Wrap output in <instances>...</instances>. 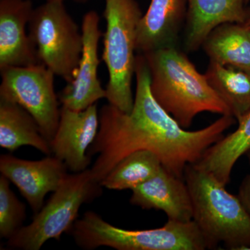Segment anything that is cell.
Returning a JSON list of instances; mask_svg holds the SVG:
<instances>
[{
	"label": "cell",
	"instance_id": "obj_1",
	"mask_svg": "<svg viewBox=\"0 0 250 250\" xmlns=\"http://www.w3.org/2000/svg\"><path fill=\"white\" fill-rule=\"evenodd\" d=\"M136 93L134 106L125 113L108 104L99 112L98 136L88 155H98L90 170L98 182L129 154L141 150L154 153L163 167L184 179L188 166L195 164L206 151L224 137L235 122L232 116H221L204 129L187 131L156 101L150 88V72L146 57L136 56Z\"/></svg>",
	"mask_w": 250,
	"mask_h": 250
},
{
	"label": "cell",
	"instance_id": "obj_14",
	"mask_svg": "<svg viewBox=\"0 0 250 250\" xmlns=\"http://www.w3.org/2000/svg\"><path fill=\"white\" fill-rule=\"evenodd\" d=\"M187 13V0H151L138 25L136 51L176 47Z\"/></svg>",
	"mask_w": 250,
	"mask_h": 250
},
{
	"label": "cell",
	"instance_id": "obj_16",
	"mask_svg": "<svg viewBox=\"0 0 250 250\" xmlns=\"http://www.w3.org/2000/svg\"><path fill=\"white\" fill-rule=\"evenodd\" d=\"M24 146L52 155L49 141L31 114L17 104L0 99V146L13 152Z\"/></svg>",
	"mask_w": 250,
	"mask_h": 250
},
{
	"label": "cell",
	"instance_id": "obj_5",
	"mask_svg": "<svg viewBox=\"0 0 250 250\" xmlns=\"http://www.w3.org/2000/svg\"><path fill=\"white\" fill-rule=\"evenodd\" d=\"M102 59L107 67L106 99L125 113L134 106L132 81L136 70V34L143 14L136 0H106Z\"/></svg>",
	"mask_w": 250,
	"mask_h": 250
},
{
	"label": "cell",
	"instance_id": "obj_2",
	"mask_svg": "<svg viewBox=\"0 0 250 250\" xmlns=\"http://www.w3.org/2000/svg\"><path fill=\"white\" fill-rule=\"evenodd\" d=\"M143 54L150 72L153 97L182 128L190 127L195 116L202 112L232 116L205 75L197 71L177 47Z\"/></svg>",
	"mask_w": 250,
	"mask_h": 250
},
{
	"label": "cell",
	"instance_id": "obj_3",
	"mask_svg": "<svg viewBox=\"0 0 250 250\" xmlns=\"http://www.w3.org/2000/svg\"><path fill=\"white\" fill-rule=\"evenodd\" d=\"M184 180L191 196L193 218L208 244L230 250H250V215L238 196L209 172L187 166Z\"/></svg>",
	"mask_w": 250,
	"mask_h": 250
},
{
	"label": "cell",
	"instance_id": "obj_24",
	"mask_svg": "<svg viewBox=\"0 0 250 250\" xmlns=\"http://www.w3.org/2000/svg\"><path fill=\"white\" fill-rule=\"evenodd\" d=\"M47 1H64L65 0H47ZM73 1H77V2L84 3L86 2L88 0H73Z\"/></svg>",
	"mask_w": 250,
	"mask_h": 250
},
{
	"label": "cell",
	"instance_id": "obj_12",
	"mask_svg": "<svg viewBox=\"0 0 250 250\" xmlns=\"http://www.w3.org/2000/svg\"><path fill=\"white\" fill-rule=\"evenodd\" d=\"M34 9L31 0H0V70L41 63L26 31Z\"/></svg>",
	"mask_w": 250,
	"mask_h": 250
},
{
	"label": "cell",
	"instance_id": "obj_15",
	"mask_svg": "<svg viewBox=\"0 0 250 250\" xmlns=\"http://www.w3.org/2000/svg\"><path fill=\"white\" fill-rule=\"evenodd\" d=\"M246 0H187L186 50L194 52L213 29L225 23L244 24L249 15Z\"/></svg>",
	"mask_w": 250,
	"mask_h": 250
},
{
	"label": "cell",
	"instance_id": "obj_18",
	"mask_svg": "<svg viewBox=\"0 0 250 250\" xmlns=\"http://www.w3.org/2000/svg\"><path fill=\"white\" fill-rule=\"evenodd\" d=\"M202 47L210 62L250 72V29L244 24L228 22L218 26Z\"/></svg>",
	"mask_w": 250,
	"mask_h": 250
},
{
	"label": "cell",
	"instance_id": "obj_17",
	"mask_svg": "<svg viewBox=\"0 0 250 250\" xmlns=\"http://www.w3.org/2000/svg\"><path fill=\"white\" fill-rule=\"evenodd\" d=\"M238 123L236 131L208 148L201 159L194 164L209 172L225 186L229 182L236 161L250 150V111Z\"/></svg>",
	"mask_w": 250,
	"mask_h": 250
},
{
	"label": "cell",
	"instance_id": "obj_4",
	"mask_svg": "<svg viewBox=\"0 0 250 250\" xmlns=\"http://www.w3.org/2000/svg\"><path fill=\"white\" fill-rule=\"evenodd\" d=\"M81 249L108 247L118 250H204L208 249L205 237L191 220H167L162 228L128 230L107 223L98 213L87 211L77 219L70 231Z\"/></svg>",
	"mask_w": 250,
	"mask_h": 250
},
{
	"label": "cell",
	"instance_id": "obj_25",
	"mask_svg": "<svg viewBox=\"0 0 250 250\" xmlns=\"http://www.w3.org/2000/svg\"><path fill=\"white\" fill-rule=\"evenodd\" d=\"M250 0H246V3L250 2Z\"/></svg>",
	"mask_w": 250,
	"mask_h": 250
},
{
	"label": "cell",
	"instance_id": "obj_9",
	"mask_svg": "<svg viewBox=\"0 0 250 250\" xmlns=\"http://www.w3.org/2000/svg\"><path fill=\"white\" fill-rule=\"evenodd\" d=\"M100 16L95 11L84 15L82 21L83 50L75 77L59 95L62 106L81 111L106 98V89L98 78L100 59L99 42L103 33L100 29Z\"/></svg>",
	"mask_w": 250,
	"mask_h": 250
},
{
	"label": "cell",
	"instance_id": "obj_7",
	"mask_svg": "<svg viewBox=\"0 0 250 250\" xmlns=\"http://www.w3.org/2000/svg\"><path fill=\"white\" fill-rule=\"evenodd\" d=\"M28 29L41 63L71 82L82 57L83 35L63 1H46L34 9Z\"/></svg>",
	"mask_w": 250,
	"mask_h": 250
},
{
	"label": "cell",
	"instance_id": "obj_8",
	"mask_svg": "<svg viewBox=\"0 0 250 250\" xmlns=\"http://www.w3.org/2000/svg\"><path fill=\"white\" fill-rule=\"evenodd\" d=\"M0 99L17 104L31 114L50 144L60 119L54 74L42 63L0 70Z\"/></svg>",
	"mask_w": 250,
	"mask_h": 250
},
{
	"label": "cell",
	"instance_id": "obj_11",
	"mask_svg": "<svg viewBox=\"0 0 250 250\" xmlns=\"http://www.w3.org/2000/svg\"><path fill=\"white\" fill-rule=\"evenodd\" d=\"M67 170L66 165L53 155L38 161L25 160L11 154L0 156L1 175L18 188L35 214L43 207L46 195L60 187Z\"/></svg>",
	"mask_w": 250,
	"mask_h": 250
},
{
	"label": "cell",
	"instance_id": "obj_21",
	"mask_svg": "<svg viewBox=\"0 0 250 250\" xmlns=\"http://www.w3.org/2000/svg\"><path fill=\"white\" fill-rule=\"evenodd\" d=\"M26 207L10 187V181L0 177V236L9 240L24 225Z\"/></svg>",
	"mask_w": 250,
	"mask_h": 250
},
{
	"label": "cell",
	"instance_id": "obj_10",
	"mask_svg": "<svg viewBox=\"0 0 250 250\" xmlns=\"http://www.w3.org/2000/svg\"><path fill=\"white\" fill-rule=\"evenodd\" d=\"M99 129L96 104L81 111L62 106L58 128L50 142L52 155L74 173L87 170L91 162L87 152L96 139Z\"/></svg>",
	"mask_w": 250,
	"mask_h": 250
},
{
	"label": "cell",
	"instance_id": "obj_19",
	"mask_svg": "<svg viewBox=\"0 0 250 250\" xmlns=\"http://www.w3.org/2000/svg\"><path fill=\"white\" fill-rule=\"evenodd\" d=\"M205 75L237 121L250 111V72L210 62Z\"/></svg>",
	"mask_w": 250,
	"mask_h": 250
},
{
	"label": "cell",
	"instance_id": "obj_13",
	"mask_svg": "<svg viewBox=\"0 0 250 250\" xmlns=\"http://www.w3.org/2000/svg\"><path fill=\"white\" fill-rule=\"evenodd\" d=\"M184 181L163 167L154 177L131 190L130 203L143 209L162 210L168 220L191 221V196Z\"/></svg>",
	"mask_w": 250,
	"mask_h": 250
},
{
	"label": "cell",
	"instance_id": "obj_6",
	"mask_svg": "<svg viewBox=\"0 0 250 250\" xmlns=\"http://www.w3.org/2000/svg\"><path fill=\"white\" fill-rule=\"evenodd\" d=\"M103 188L90 169L67 174L47 203L34 215L32 222L24 225L8 240V248L39 250L49 240L60 241L62 233L71 231L81 207L101 196Z\"/></svg>",
	"mask_w": 250,
	"mask_h": 250
},
{
	"label": "cell",
	"instance_id": "obj_23",
	"mask_svg": "<svg viewBox=\"0 0 250 250\" xmlns=\"http://www.w3.org/2000/svg\"><path fill=\"white\" fill-rule=\"evenodd\" d=\"M243 24H244L246 27H248V29H250V11H249V15H248V17L247 18L246 22Z\"/></svg>",
	"mask_w": 250,
	"mask_h": 250
},
{
	"label": "cell",
	"instance_id": "obj_20",
	"mask_svg": "<svg viewBox=\"0 0 250 250\" xmlns=\"http://www.w3.org/2000/svg\"><path fill=\"white\" fill-rule=\"evenodd\" d=\"M162 167L155 154L147 150L137 151L118 163L100 184L109 190H132L154 177Z\"/></svg>",
	"mask_w": 250,
	"mask_h": 250
},
{
	"label": "cell",
	"instance_id": "obj_22",
	"mask_svg": "<svg viewBox=\"0 0 250 250\" xmlns=\"http://www.w3.org/2000/svg\"><path fill=\"white\" fill-rule=\"evenodd\" d=\"M247 155L249 159L250 165V150L247 153ZM238 197L243 205L244 206L248 214L250 215V173L242 182Z\"/></svg>",
	"mask_w": 250,
	"mask_h": 250
}]
</instances>
